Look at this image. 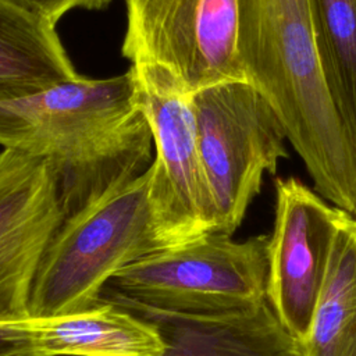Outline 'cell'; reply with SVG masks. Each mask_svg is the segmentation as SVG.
Returning a JSON list of instances; mask_svg holds the SVG:
<instances>
[{
    "instance_id": "5",
    "label": "cell",
    "mask_w": 356,
    "mask_h": 356,
    "mask_svg": "<svg viewBox=\"0 0 356 356\" xmlns=\"http://www.w3.org/2000/svg\"><path fill=\"white\" fill-rule=\"evenodd\" d=\"M197 147L216 210V232L232 235L259 193L264 172L286 157L285 127L271 103L248 81L191 93Z\"/></svg>"
},
{
    "instance_id": "1",
    "label": "cell",
    "mask_w": 356,
    "mask_h": 356,
    "mask_svg": "<svg viewBox=\"0 0 356 356\" xmlns=\"http://www.w3.org/2000/svg\"><path fill=\"white\" fill-rule=\"evenodd\" d=\"M0 146L47 163L67 218L146 172L154 143L128 70L0 102Z\"/></svg>"
},
{
    "instance_id": "11",
    "label": "cell",
    "mask_w": 356,
    "mask_h": 356,
    "mask_svg": "<svg viewBox=\"0 0 356 356\" xmlns=\"http://www.w3.org/2000/svg\"><path fill=\"white\" fill-rule=\"evenodd\" d=\"M114 303L157 327L163 356H302L300 343L284 327L268 298L248 309L204 316Z\"/></svg>"
},
{
    "instance_id": "2",
    "label": "cell",
    "mask_w": 356,
    "mask_h": 356,
    "mask_svg": "<svg viewBox=\"0 0 356 356\" xmlns=\"http://www.w3.org/2000/svg\"><path fill=\"white\" fill-rule=\"evenodd\" d=\"M239 51L317 192L356 218V143L328 90L307 1L241 0Z\"/></svg>"
},
{
    "instance_id": "15",
    "label": "cell",
    "mask_w": 356,
    "mask_h": 356,
    "mask_svg": "<svg viewBox=\"0 0 356 356\" xmlns=\"http://www.w3.org/2000/svg\"><path fill=\"white\" fill-rule=\"evenodd\" d=\"M28 11L43 17L51 24L64 17L68 11L75 8L102 10L106 8L111 0H13Z\"/></svg>"
},
{
    "instance_id": "9",
    "label": "cell",
    "mask_w": 356,
    "mask_h": 356,
    "mask_svg": "<svg viewBox=\"0 0 356 356\" xmlns=\"http://www.w3.org/2000/svg\"><path fill=\"white\" fill-rule=\"evenodd\" d=\"M64 221L47 163L18 150L0 152V321L29 316L40 259Z\"/></svg>"
},
{
    "instance_id": "10",
    "label": "cell",
    "mask_w": 356,
    "mask_h": 356,
    "mask_svg": "<svg viewBox=\"0 0 356 356\" xmlns=\"http://www.w3.org/2000/svg\"><path fill=\"white\" fill-rule=\"evenodd\" d=\"M0 327L42 356H163L157 327L114 303L65 314L0 321Z\"/></svg>"
},
{
    "instance_id": "7",
    "label": "cell",
    "mask_w": 356,
    "mask_h": 356,
    "mask_svg": "<svg viewBox=\"0 0 356 356\" xmlns=\"http://www.w3.org/2000/svg\"><path fill=\"white\" fill-rule=\"evenodd\" d=\"M125 58L168 70L193 93L246 81L239 51L241 0H124Z\"/></svg>"
},
{
    "instance_id": "12",
    "label": "cell",
    "mask_w": 356,
    "mask_h": 356,
    "mask_svg": "<svg viewBox=\"0 0 356 356\" xmlns=\"http://www.w3.org/2000/svg\"><path fill=\"white\" fill-rule=\"evenodd\" d=\"M79 78L54 24L13 0H0V102Z\"/></svg>"
},
{
    "instance_id": "8",
    "label": "cell",
    "mask_w": 356,
    "mask_h": 356,
    "mask_svg": "<svg viewBox=\"0 0 356 356\" xmlns=\"http://www.w3.org/2000/svg\"><path fill=\"white\" fill-rule=\"evenodd\" d=\"M350 217L296 178L275 182L267 298L299 343L309 334L338 232Z\"/></svg>"
},
{
    "instance_id": "6",
    "label": "cell",
    "mask_w": 356,
    "mask_h": 356,
    "mask_svg": "<svg viewBox=\"0 0 356 356\" xmlns=\"http://www.w3.org/2000/svg\"><path fill=\"white\" fill-rule=\"evenodd\" d=\"M136 102L152 131L156 157L149 195L171 248L216 232V210L197 147L191 93L164 67L135 63Z\"/></svg>"
},
{
    "instance_id": "3",
    "label": "cell",
    "mask_w": 356,
    "mask_h": 356,
    "mask_svg": "<svg viewBox=\"0 0 356 356\" xmlns=\"http://www.w3.org/2000/svg\"><path fill=\"white\" fill-rule=\"evenodd\" d=\"M149 182L150 168L64 218L38 266L29 316L89 309L118 271L171 248L157 221Z\"/></svg>"
},
{
    "instance_id": "4",
    "label": "cell",
    "mask_w": 356,
    "mask_h": 356,
    "mask_svg": "<svg viewBox=\"0 0 356 356\" xmlns=\"http://www.w3.org/2000/svg\"><path fill=\"white\" fill-rule=\"evenodd\" d=\"M270 235L234 241L210 232L143 257L110 281L113 302L204 316L248 309L267 299Z\"/></svg>"
},
{
    "instance_id": "14",
    "label": "cell",
    "mask_w": 356,
    "mask_h": 356,
    "mask_svg": "<svg viewBox=\"0 0 356 356\" xmlns=\"http://www.w3.org/2000/svg\"><path fill=\"white\" fill-rule=\"evenodd\" d=\"M323 74L356 143V0H306Z\"/></svg>"
},
{
    "instance_id": "16",
    "label": "cell",
    "mask_w": 356,
    "mask_h": 356,
    "mask_svg": "<svg viewBox=\"0 0 356 356\" xmlns=\"http://www.w3.org/2000/svg\"><path fill=\"white\" fill-rule=\"evenodd\" d=\"M0 356H42L26 342L14 338L0 327Z\"/></svg>"
},
{
    "instance_id": "13",
    "label": "cell",
    "mask_w": 356,
    "mask_h": 356,
    "mask_svg": "<svg viewBox=\"0 0 356 356\" xmlns=\"http://www.w3.org/2000/svg\"><path fill=\"white\" fill-rule=\"evenodd\" d=\"M302 356H356V218L339 229Z\"/></svg>"
}]
</instances>
